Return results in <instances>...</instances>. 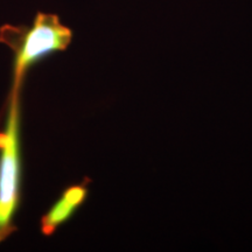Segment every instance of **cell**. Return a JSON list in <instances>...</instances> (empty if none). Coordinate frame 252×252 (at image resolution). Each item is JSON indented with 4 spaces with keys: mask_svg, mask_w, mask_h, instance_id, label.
Listing matches in <instances>:
<instances>
[{
    "mask_svg": "<svg viewBox=\"0 0 252 252\" xmlns=\"http://www.w3.org/2000/svg\"><path fill=\"white\" fill-rule=\"evenodd\" d=\"M72 32L56 14L39 12L31 26L0 27V42L14 53L13 87H21L25 74L47 56L63 52L70 45Z\"/></svg>",
    "mask_w": 252,
    "mask_h": 252,
    "instance_id": "cell-1",
    "label": "cell"
},
{
    "mask_svg": "<svg viewBox=\"0 0 252 252\" xmlns=\"http://www.w3.org/2000/svg\"><path fill=\"white\" fill-rule=\"evenodd\" d=\"M88 185L89 180H84L82 184L70 186L63 191L61 197L41 220V231L43 235H53L60 225L74 216L78 208L86 202L89 193Z\"/></svg>",
    "mask_w": 252,
    "mask_h": 252,
    "instance_id": "cell-3",
    "label": "cell"
},
{
    "mask_svg": "<svg viewBox=\"0 0 252 252\" xmlns=\"http://www.w3.org/2000/svg\"><path fill=\"white\" fill-rule=\"evenodd\" d=\"M20 88L13 87L6 127L0 132V243L15 231L13 219L20 201Z\"/></svg>",
    "mask_w": 252,
    "mask_h": 252,
    "instance_id": "cell-2",
    "label": "cell"
}]
</instances>
